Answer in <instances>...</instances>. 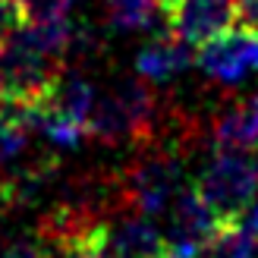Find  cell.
Here are the masks:
<instances>
[{
    "label": "cell",
    "mask_w": 258,
    "mask_h": 258,
    "mask_svg": "<svg viewBox=\"0 0 258 258\" xmlns=\"http://www.w3.org/2000/svg\"><path fill=\"white\" fill-rule=\"evenodd\" d=\"M233 227H242V230H249L252 236H258V192H255L252 205L246 208V214L239 217V224H233Z\"/></svg>",
    "instance_id": "cell-16"
},
{
    "label": "cell",
    "mask_w": 258,
    "mask_h": 258,
    "mask_svg": "<svg viewBox=\"0 0 258 258\" xmlns=\"http://www.w3.org/2000/svg\"><path fill=\"white\" fill-rule=\"evenodd\" d=\"M92 239L101 258H164L167 233L148 214L129 208L126 214L98 217Z\"/></svg>",
    "instance_id": "cell-4"
},
{
    "label": "cell",
    "mask_w": 258,
    "mask_h": 258,
    "mask_svg": "<svg viewBox=\"0 0 258 258\" xmlns=\"http://www.w3.org/2000/svg\"><path fill=\"white\" fill-rule=\"evenodd\" d=\"M167 242H183V246L208 249L211 239L224 230V224L217 221V214L208 208V202L202 199V192L196 186H186L173 205L167 208Z\"/></svg>",
    "instance_id": "cell-7"
},
{
    "label": "cell",
    "mask_w": 258,
    "mask_h": 258,
    "mask_svg": "<svg viewBox=\"0 0 258 258\" xmlns=\"http://www.w3.org/2000/svg\"><path fill=\"white\" fill-rule=\"evenodd\" d=\"M196 63L217 85H236L249 79L252 73H258V32L239 25L236 32L227 29L214 35L205 44H199Z\"/></svg>",
    "instance_id": "cell-5"
},
{
    "label": "cell",
    "mask_w": 258,
    "mask_h": 258,
    "mask_svg": "<svg viewBox=\"0 0 258 258\" xmlns=\"http://www.w3.org/2000/svg\"><path fill=\"white\" fill-rule=\"evenodd\" d=\"M196 189L217 214V221L224 227H233L258 192V161L252 158V151L217 148V154L199 173Z\"/></svg>",
    "instance_id": "cell-3"
},
{
    "label": "cell",
    "mask_w": 258,
    "mask_h": 258,
    "mask_svg": "<svg viewBox=\"0 0 258 258\" xmlns=\"http://www.w3.org/2000/svg\"><path fill=\"white\" fill-rule=\"evenodd\" d=\"M192 60H196L192 44L183 35H176L170 29V32H164L158 38H151V41L139 50L136 73H139V79H145L151 85H164V82L176 79L179 73H186Z\"/></svg>",
    "instance_id": "cell-8"
},
{
    "label": "cell",
    "mask_w": 258,
    "mask_h": 258,
    "mask_svg": "<svg viewBox=\"0 0 258 258\" xmlns=\"http://www.w3.org/2000/svg\"><path fill=\"white\" fill-rule=\"evenodd\" d=\"M19 4L25 13V22H47V19L70 16L73 4H79V0H19Z\"/></svg>",
    "instance_id": "cell-12"
},
{
    "label": "cell",
    "mask_w": 258,
    "mask_h": 258,
    "mask_svg": "<svg viewBox=\"0 0 258 258\" xmlns=\"http://www.w3.org/2000/svg\"><path fill=\"white\" fill-rule=\"evenodd\" d=\"M205 258H258V236L242 227H224L205 249Z\"/></svg>",
    "instance_id": "cell-11"
},
{
    "label": "cell",
    "mask_w": 258,
    "mask_h": 258,
    "mask_svg": "<svg viewBox=\"0 0 258 258\" xmlns=\"http://www.w3.org/2000/svg\"><path fill=\"white\" fill-rule=\"evenodd\" d=\"M158 19L167 22V0H107V22L117 32H139Z\"/></svg>",
    "instance_id": "cell-10"
},
{
    "label": "cell",
    "mask_w": 258,
    "mask_h": 258,
    "mask_svg": "<svg viewBox=\"0 0 258 258\" xmlns=\"http://www.w3.org/2000/svg\"><path fill=\"white\" fill-rule=\"evenodd\" d=\"M148 85L145 79H129L101 92L88 117V136L107 145L151 142L158 126V98Z\"/></svg>",
    "instance_id": "cell-2"
},
{
    "label": "cell",
    "mask_w": 258,
    "mask_h": 258,
    "mask_svg": "<svg viewBox=\"0 0 258 258\" xmlns=\"http://www.w3.org/2000/svg\"><path fill=\"white\" fill-rule=\"evenodd\" d=\"M217 148L230 151H255L258 148V95L249 101L224 107L211 123Z\"/></svg>",
    "instance_id": "cell-9"
},
{
    "label": "cell",
    "mask_w": 258,
    "mask_h": 258,
    "mask_svg": "<svg viewBox=\"0 0 258 258\" xmlns=\"http://www.w3.org/2000/svg\"><path fill=\"white\" fill-rule=\"evenodd\" d=\"M0 205H4V202H0Z\"/></svg>",
    "instance_id": "cell-17"
},
{
    "label": "cell",
    "mask_w": 258,
    "mask_h": 258,
    "mask_svg": "<svg viewBox=\"0 0 258 258\" xmlns=\"http://www.w3.org/2000/svg\"><path fill=\"white\" fill-rule=\"evenodd\" d=\"M186 186V148L179 139H173L161 145H148L136 154L133 164L123 170L120 199L123 208L161 217Z\"/></svg>",
    "instance_id": "cell-1"
},
{
    "label": "cell",
    "mask_w": 258,
    "mask_h": 258,
    "mask_svg": "<svg viewBox=\"0 0 258 258\" xmlns=\"http://www.w3.org/2000/svg\"><path fill=\"white\" fill-rule=\"evenodd\" d=\"M25 22V13L19 0H0V44Z\"/></svg>",
    "instance_id": "cell-13"
},
{
    "label": "cell",
    "mask_w": 258,
    "mask_h": 258,
    "mask_svg": "<svg viewBox=\"0 0 258 258\" xmlns=\"http://www.w3.org/2000/svg\"><path fill=\"white\" fill-rule=\"evenodd\" d=\"M167 22L189 44H205L236 22V0H167Z\"/></svg>",
    "instance_id": "cell-6"
},
{
    "label": "cell",
    "mask_w": 258,
    "mask_h": 258,
    "mask_svg": "<svg viewBox=\"0 0 258 258\" xmlns=\"http://www.w3.org/2000/svg\"><path fill=\"white\" fill-rule=\"evenodd\" d=\"M236 25L258 32V0H236Z\"/></svg>",
    "instance_id": "cell-15"
},
{
    "label": "cell",
    "mask_w": 258,
    "mask_h": 258,
    "mask_svg": "<svg viewBox=\"0 0 258 258\" xmlns=\"http://www.w3.org/2000/svg\"><path fill=\"white\" fill-rule=\"evenodd\" d=\"M0 258H50L44 239H25V242H13L10 249L0 252Z\"/></svg>",
    "instance_id": "cell-14"
}]
</instances>
